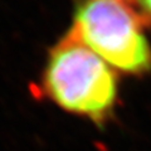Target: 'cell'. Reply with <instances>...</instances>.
I'll return each mask as SVG.
<instances>
[{
    "label": "cell",
    "instance_id": "obj_3",
    "mask_svg": "<svg viewBox=\"0 0 151 151\" xmlns=\"http://www.w3.org/2000/svg\"><path fill=\"white\" fill-rule=\"evenodd\" d=\"M137 3L142 10V15L151 18V0H137Z\"/></svg>",
    "mask_w": 151,
    "mask_h": 151
},
{
    "label": "cell",
    "instance_id": "obj_1",
    "mask_svg": "<svg viewBox=\"0 0 151 151\" xmlns=\"http://www.w3.org/2000/svg\"><path fill=\"white\" fill-rule=\"evenodd\" d=\"M39 91L62 110L103 124L116 106L119 84L113 68L67 33L49 52Z\"/></svg>",
    "mask_w": 151,
    "mask_h": 151
},
{
    "label": "cell",
    "instance_id": "obj_2",
    "mask_svg": "<svg viewBox=\"0 0 151 151\" xmlns=\"http://www.w3.org/2000/svg\"><path fill=\"white\" fill-rule=\"evenodd\" d=\"M145 17L125 0L81 3L68 32L111 68L129 74L151 70V47L144 34Z\"/></svg>",
    "mask_w": 151,
    "mask_h": 151
}]
</instances>
